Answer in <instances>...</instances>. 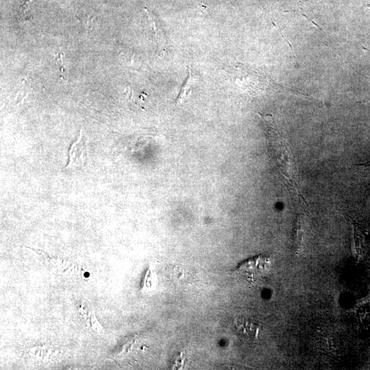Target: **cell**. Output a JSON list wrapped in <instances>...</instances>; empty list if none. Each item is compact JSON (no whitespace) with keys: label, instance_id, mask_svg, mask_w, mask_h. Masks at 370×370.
<instances>
[{"label":"cell","instance_id":"10","mask_svg":"<svg viewBox=\"0 0 370 370\" xmlns=\"http://www.w3.org/2000/svg\"><path fill=\"white\" fill-rule=\"evenodd\" d=\"M78 20L84 27L85 31L88 32L92 27V20L95 17L94 14L91 12H80L76 15Z\"/></svg>","mask_w":370,"mask_h":370},{"label":"cell","instance_id":"9","mask_svg":"<svg viewBox=\"0 0 370 370\" xmlns=\"http://www.w3.org/2000/svg\"><path fill=\"white\" fill-rule=\"evenodd\" d=\"M193 83V79L192 77V73L190 70L188 69V75L185 79L183 85L180 89V91L177 95V98L176 99L177 103H180L189 94V90Z\"/></svg>","mask_w":370,"mask_h":370},{"label":"cell","instance_id":"4","mask_svg":"<svg viewBox=\"0 0 370 370\" xmlns=\"http://www.w3.org/2000/svg\"><path fill=\"white\" fill-rule=\"evenodd\" d=\"M74 306L77 317L85 328L97 333L103 332V327L88 301L83 299H79L74 302Z\"/></svg>","mask_w":370,"mask_h":370},{"label":"cell","instance_id":"6","mask_svg":"<svg viewBox=\"0 0 370 370\" xmlns=\"http://www.w3.org/2000/svg\"><path fill=\"white\" fill-rule=\"evenodd\" d=\"M45 258L47 262V267L54 273H57L60 275L68 277L72 276L78 269L74 262L66 260L63 258L48 256Z\"/></svg>","mask_w":370,"mask_h":370},{"label":"cell","instance_id":"1","mask_svg":"<svg viewBox=\"0 0 370 370\" xmlns=\"http://www.w3.org/2000/svg\"><path fill=\"white\" fill-rule=\"evenodd\" d=\"M268 125L269 147L279 172L286 180V184H289L291 188L299 195L300 178L295 158L290 144L277 130L275 124Z\"/></svg>","mask_w":370,"mask_h":370},{"label":"cell","instance_id":"8","mask_svg":"<svg viewBox=\"0 0 370 370\" xmlns=\"http://www.w3.org/2000/svg\"><path fill=\"white\" fill-rule=\"evenodd\" d=\"M238 328L245 338L256 340L258 337L260 325L251 320L242 319L239 321Z\"/></svg>","mask_w":370,"mask_h":370},{"label":"cell","instance_id":"2","mask_svg":"<svg viewBox=\"0 0 370 370\" xmlns=\"http://www.w3.org/2000/svg\"><path fill=\"white\" fill-rule=\"evenodd\" d=\"M270 265V259L260 255L249 258L240 264L235 273L238 277L251 282L266 274Z\"/></svg>","mask_w":370,"mask_h":370},{"label":"cell","instance_id":"3","mask_svg":"<svg viewBox=\"0 0 370 370\" xmlns=\"http://www.w3.org/2000/svg\"><path fill=\"white\" fill-rule=\"evenodd\" d=\"M87 139L81 130L78 138L70 147L68 164L65 169H77L83 166L87 160Z\"/></svg>","mask_w":370,"mask_h":370},{"label":"cell","instance_id":"12","mask_svg":"<svg viewBox=\"0 0 370 370\" xmlns=\"http://www.w3.org/2000/svg\"><path fill=\"white\" fill-rule=\"evenodd\" d=\"M55 60L57 64V66L59 68V72L60 73L61 77L63 79H65L66 75V68H65L64 62V53H58L56 55Z\"/></svg>","mask_w":370,"mask_h":370},{"label":"cell","instance_id":"11","mask_svg":"<svg viewBox=\"0 0 370 370\" xmlns=\"http://www.w3.org/2000/svg\"><path fill=\"white\" fill-rule=\"evenodd\" d=\"M34 0H25L19 8V18L23 21L31 20L32 18L31 16V6Z\"/></svg>","mask_w":370,"mask_h":370},{"label":"cell","instance_id":"7","mask_svg":"<svg viewBox=\"0 0 370 370\" xmlns=\"http://www.w3.org/2000/svg\"><path fill=\"white\" fill-rule=\"evenodd\" d=\"M358 322L364 327L370 325V295L362 299L355 310Z\"/></svg>","mask_w":370,"mask_h":370},{"label":"cell","instance_id":"5","mask_svg":"<svg viewBox=\"0 0 370 370\" xmlns=\"http://www.w3.org/2000/svg\"><path fill=\"white\" fill-rule=\"evenodd\" d=\"M351 250L357 260H362L369 249L367 236L364 230L354 223H352Z\"/></svg>","mask_w":370,"mask_h":370}]
</instances>
